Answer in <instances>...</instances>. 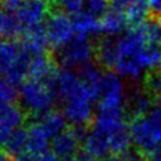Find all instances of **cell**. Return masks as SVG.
I'll return each instance as SVG.
<instances>
[{
	"label": "cell",
	"instance_id": "cell-13",
	"mask_svg": "<svg viewBox=\"0 0 161 161\" xmlns=\"http://www.w3.org/2000/svg\"><path fill=\"white\" fill-rule=\"evenodd\" d=\"M25 119L24 109L13 104L0 112V148L5 147L10 135L21 127Z\"/></svg>",
	"mask_w": 161,
	"mask_h": 161
},
{
	"label": "cell",
	"instance_id": "cell-12",
	"mask_svg": "<svg viewBox=\"0 0 161 161\" xmlns=\"http://www.w3.org/2000/svg\"><path fill=\"white\" fill-rule=\"evenodd\" d=\"M109 6L122 13L127 21L135 26L142 24L148 13L147 0H111Z\"/></svg>",
	"mask_w": 161,
	"mask_h": 161
},
{
	"label": "cell",
	"instance_id": "cell-22",
	"mask_svg": "<svg viewBox=\"0 0 161 161\" xmlns=\"http://www.w3.org/2000/svg\"><path fill=\"white\" fill-rule=\"evenodd\" d=\"M130 113L132 117H138L147 113L151 109V99L147 93H135L127 102Z\"/></svg>",
	"mask_w": 161,
	"mask_h": 161
},
{
	"label": "cell",
	"instance_id": "cell-16",
	"mask_svg": "<svg viewBox=\"0 0 161 161\" xmlns=\"http://www.w3.org/2000/svg\"><path fill=\"white\" fill-rule=\"evenodd\" d=\"M83 147L84 152L92 158H106L108 157L109 148L106 140L93 128H91L83 137Z\"/></svg>",
	"mask_w": 161,
	"mask_h": 161
},
{
	"label": "cell",
	"instance_id": "cell-25",
	"mask_svg": "<svg viewBox=\"0 0 161 161\" xmlns=\"http://www.w3.org/2000/svg\"><path fill=\"white\" fill-rule=\"evenodd\" d=\"M145 88L148 96H153L156 98H161V72L155 70L147 74L145 80Z\"/></svg>",
	"mask_w": 161,
	"mask_h": 161
},
{
	"label": "cell",
	"instance_id": "cell-29",
	"mask_svg": "<svg viewBox=\"0 0 161 161\" xmlns=\"http://www.w3.org/2000/svg\"><path fill=\"white\" fill-rule=\"evenodd\" d=\"M101 161H140V157L137 155H133V153H127L126 156H108Z\"/></svg>",
	"mask_w": 161,
	"mask_h": 161
},
{
	"label": "cell",
	"instance_id": "cell-32",
	"mask_svg": "<svg viewBox=\"0 0 161 161\" xmlns=\"http://www.w3.org/2000/svg\"><path fill=\"white\" fill-rule=\"evenodd\" d=\"M68 161H94V158H92V157L88 156L86 152H83V153H78L74 158L68 160Z\"/></svg>",
	"mask_w": 161,
	"mask_h": 161
},
{
	"label": "cell",
	"instance_id": "cell-8",
	"mask_svg": "<svg viewBox=\"0 0 161 161\" xmlns=\"http://www.w3.org/2000/svg\"><path fill=\"white\" fill-rule=\"evenodd\" d=\"M93 53L94 50L88 38L75 35L67 45L60 49L59 60L65 65V68L83 69L91 65Z\"/></svg>",
	"mask_w": 161,
	"mask_h": 161
},
{
	"label": "cell",
	"instance_id": "cell-10",
	"mask_svg": "<svg viewBox=\"0 0 161 161\" xmlns=\"http://www.w3.org/2000/svg\"><path fill=\"white\" fill-rule=\"evenodd\" d=\"M48 11V0H23L19 9L15 11V16L25 33L33 28L43 25Z\"/></svg>",
	"mask_w": 161,
	"mask_h": 161
},
{
	"label": "cell",
	"instance_id": "cell-4",
	"mask_svg": "<svg viewBox=\"0 0 161 161\" xmlns=\"http://www.w3.org/2000/svg\"><path fill=\"white\" fill-rule=\"evenodd\" d=\"M130 128L132 142L138 151L148 156L161 143V102L152 106L147 113L135 117Z\"/></svg>",
	"mask_w": 161,
	"mask_h": 161
},
{
	"label": "cell",
	"instance_id": "cell-14",
	"mask_svg": "<svg viewBox=\"0 0 161 161\" xmlns=\"http://www.w3.org/2000/svg\"><path fill=\"white\" fill-rule=\"evenodd\" d=\"M23 44L31 57L45 55L47 48L49 45L45 26L40 25V26H36V28H33V29L25 31Z\"/></svg>",
	"mask_w": 161,
	"mask_h": 161
},
{
	"label": "cell",
	"instance_id": "cell-20",
	"mask_svg": "<svg viewBox=\"0 0 161 161\" xmlns=\"http://www.w3.org/2000/svg\"><path fill=\"white\" fill-rule=\"evenodd\" d=\"M24 33L15 14L0 6V40L15 39L19 34Z\"/></svg>",
	"mask_w": 161,
	"mask_h": 161
},
{
	"label": "cell",
	"instance_id": "cell-21",
	"mask_svg": "<svg viewBox=\"0 0 161 161\" xmlns=\"http://www.w3.org/2000/svg\"><path fill=\"white\" fill-rule=\"evenodd\" d=\"M4 150L11 157H16V158L28 153V130L23 127L15 130L10 135Z\"/></svg>",
	"mask_w": 161,
	"mask_h": 161
},
{
	"label": "cell",
	"instance_id": "cell-2",
	"mask_svg": "<svg viewBox=\"0 0 161 161\" xmlns=\"http://www.w3.org/2000/svg\"><path fill=\"white\" fill-rule=\"evenodd\" d=\"M47 82L55 93L57 99L63 102V114L74 126H84L92 119L93 103L99 91L86 83L79 73L69 68L55 70Z\"/></svg>",
	"mask_w": 161,
	"mask_h": 161
},
{
	"label": "cell",
	"instance_id": "cell-31",
	"mask_svg": "<svg viewBox=\"0 0 161 161\" xmlns=\"http://www.w3.org/2000/svg\"><path fill=\"white\" fill-rule=\"evenodd\" d=\"M16 161H40L39 160V156L36 155H31V153H25L20 157L16 158Z\"/></svg>",
	"mask_w": 161,
	"mask_h": 161
},
{
	"label": "cell",
	"instance_id": "cell-26",
	"mask_svg": "<svg viewBox=\"0 0 161 161\" xmlns=\"http://www.w3.org/2000/svg\"><path fill=\"white\" fill-rule=\"evenodd\" d=\"M86 11L91 13L94 16L104 15L108 8V0H84Z\"/></svg>",
	"mask_w": 161,
	"mask_h": 161
},
{
	"label": "cell",
	"instance_id": "cell-17",
	"mask_svg": "<svg viewBox=\"0 0 161 161\" xmlns=\"http://www.w3.org/2000/svg\"><path fill=\"white\" fill-rule=\"evenodd\" d=\"M36 122L44 130V132L52 138V141L67 130V118L63 113L52 111L42 117H38Z\"/></svg>",
	"mask_w": 161,
	"mask_h": 161
},
{
	"label": "cell",
	"instance_id": "cell-18",
	"mask_svg": "<svg viewBox=\"0 0 161 161\" xmlns=\"http://www.w3.org/2000/svg\"><path fill=\"white\" fill-rule=\"evenodd\" d=\"M73 21L75 35L88 38L91 35H97L101 31V24L99 20H97V16L92 15L88 11H83L82 14L70 18Z\"/></svg>",
	"mask_w": 161,
	"mask_h": 161
},
{
	"label": "cell",
	"instance_id": "cell-7",
	"mask_svg": "<svg viewBox=\"0 0 161 161\" xmlns=\"http://www.w3.org/2000/svg\"><path fill=\"white\" fill-rule=\"evenodd\" d=\"M97 113L123 116V104L126 103L125 87L121 78L114 73H103Z\"/></svg>",
	"mask_w": 161,
	"mask_h": 161
},
{
	"label": "cell",
	"instance_id": "cell-9",
	"mask_svg": "<svg viewBox=\"0 0 161 161\" xmlns=\"http://www.w3.org/2000/svg\"><path fill=\"white\" fill-rule=\"evenodd\" d=\"M44 26L49 44L59 49L67 45L75 36L72 19L63 13H57L49 16Z\"/></svg>",
	"mask_w": 161,
	"mask_h": 161
},
{
	"label": "cell",
	"instance_id": "cell-34",
	"mask_svg": "<svg viewBox=\"0 0 161 161\" xmlns=\"http://www.w3.org/2000/svg\"><path fill=\"white\" fill-rule=\"evenodd\" d=\"M48 1H50V0H48Z\"/></svg>",
	"mask_w": 161,
	"mask_h": 161
},
{
	"label": "cell",
	"instance_id": "cell-24",
	"mask_svg": "<svg viewBox=\"0 0 161 161\" xmlns=\"http://www.w3.org/2000/svg\"><path fill=\"white\" fill-rule=\"evenodd\" d=\"M60 13L68 15L69 18H74L83 11H86L84 0H59Z\"/></svg>",
	"mask_w": 161,
	"mask_h": 161
},
{
	"label": "cell",
	"instance_id": "cell-28",
	"mask_svg": "<svg viewBox=\"0 0 161 161\" xmlns=\"http://www.w3.org/2000/svg\"><path fill=\"white\" fill-rule=\"evenodd\" d=\"M148 11L155 16V19L161 20V0H147Z\"/></svg>",
	"mask_w": 161,
	"mask_h": 161
},
{
	"label": "cell",
	"instance_id": "cell-30",
	"mask_svg": "<svg viewBox=\"0 0 161 161\" xmlns=\"http://www.w3.org/2000/svg\"><path fill=\"white\" fill-rule=\"evenodd\" d=\"M150 161H161V143L148 155Z\"/></svg>",
	"mask_w": 161,
	"mask_h": 161
},
{
	"label": "cell",
	"instance_id": "cell-6",
	"mask_svg": "<svg viewBox=\"0 0 161 161\" xmlns=\"http://www.w3.org/2000/svg\"><path fill=\"white\" fill-rule=\"evenodd\" d=\"M19 98L24 111L42 117L49 112L57 101L55 93L47 80L26 79L20 84Z\"/></svg>",
	"mask_w": 161,
	"mask_h": 161
},
{
	"label": "cell",
	"instance_id": "cell-15",
	"mask_svg": "<svg viewBox=\"0 0 161 161\" xmlns=\"http://www.w3.org/2000/svg\"><path fill=\"white\" fill-rule=\"evenodd\" d=\"M52 145V138L44 132L40 125L35 121L28 128V153L43 155L49 152L48 148Z\"/></svg>",
	"mask_w": 161,
	"mask_h": 161
},
{
	"label": "cell",
	"instance_id": "cell-5",
	"mask_svg": "<svg viewBox=\"0 0 161 161\" xmlns=\"http://www.w3.org/2000/svg\"><path fill=\"white\" fill-rule=\"evenodd\" d=\"M107 142L109 152L114 156L126 153L132 142L131 128L123 121V116L97 113L92 127Z\"/></svg>",
	"mask_w": 161,
	"mask_h": 161
},
{
	"label": "cell",
	"instance_id": "cell-11",
	"mask_svg": "<svg viewBox=\"0 0 161 161\" xmlns=\"http://www.w3.org/2000/svg\"><path fill=\"white\" fill-rule=\"evenodd\" d=\"M82 137L77 131L65 130L52 141V152L60 160H72L77 156Z\"/></svg>",
	"mask_w": 161,
	"mask_h": 161
},
{
	"label": "cell",
	"instance_id": "cell-3",
	"mask_svg": "<svg viewBox=\"0 0 161 161\" xmlns=\"http://www.w3.org/2000/svg\"><path fill=\"white\" fill-rule=\"evenodd\" d=\"M33 57L23 42L16 39L0 40V75L13 84H21L29 78Z\"/></svg>",
	"mask_w": 161,
	"mask_h": 161
},
{
	"label": "cell",
	"instance_id": "cell-27",
	"mask_svg": "<svg viewBox=\"0 0 161 161\" xmlns=\"http://www.w3.org/2000/svg\"><path fill=\"white\" fill-rule=\"evenodd\" d=\"M21 3H23V0H0V6L8 11L15 14V11L19 9Z\"/></svg>",
	"mask_w": 161,
	"mask_h": 161
},
{
	"label": "cell",
	"instance_id": "cell-1",
	"mask_svg": "<svg viewBox=\"0 0 161 161\" xmlns=\"http://www.w3.org/2000/svg\"><path fill=\"white\" fill-rule=\"evenodd\" d=\"M161 65V20H145L114 38L113 69L127 78H138Z\"/></svg>",
	"mask_w": 161,
	"mask_h": 161
},
{
	"label": "cell",
	"instance_id": "cell-33",
	"mask_svg": "<svg viewBox=\"0 0 161 161\" xmlns=\"http://www.w3.org/2000/svg\"><path fill=\"white\" fill-rule=\"evenodd\" d=\"M0 161H13V157L5 150H0Z\"/></svg>",
	"mask_w": 161,
	"mask_h": 161
},
{
	"label": "cell",
	"instance_id": "cell-23",
	"mask_svg": "<svg viewBox=\"0 0 161 161\" xmlns=\"http://www.w3.org/2000/svg\"><path fill=\"white\" fill-rule=\"evenodd\" d=\"M18 94L19 93L15 88V84L4 78H0V112L6 107L13 106Z\"/></svg>",
	"mask_w": 161,
	"mask_h": 161
},
{
	"label": "cell",
	"instance_id": "cell-19",
	"mask_svg": "<svg viewBox=\"0 0 161 161\" xmlns=\"http://www.w3.org/2000/svg\"><path fill=\"white\" fill-rule=\"evenodd\" d=\"M127 23L128 21L122 13L109 9V10H107V13L104 15H102V18L99 20L101 31L109 36H114L126 28Z\"/></svg>",
	"mask_w": 161,
	"mask_h": 161
}]
</instances>
